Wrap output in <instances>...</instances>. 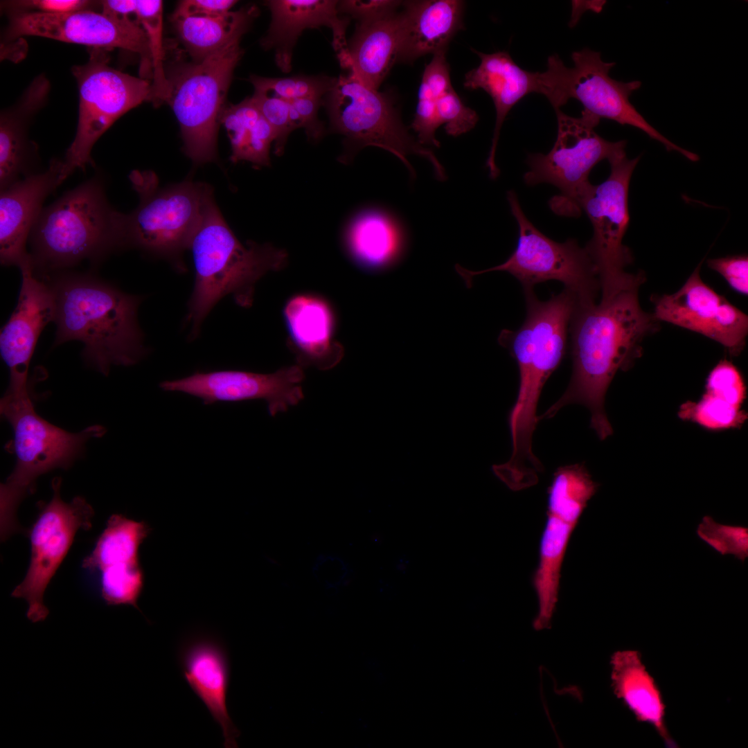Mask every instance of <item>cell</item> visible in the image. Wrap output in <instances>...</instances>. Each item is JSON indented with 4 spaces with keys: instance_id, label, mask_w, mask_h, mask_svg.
<instances>
[{
    "instance_id": "1",
    "label": "cell",
    "mask_w": 748,
    "mask_h": 748,
    "mask_svg": "<svg viewBox=\"0 0 748 748\" xmlns=\"http://www.w3.org/2000/svg\"><path fill=\"white\" fill-rule=\"evenodd\" d=\"M644 280L602 294L601 299L576 303L569 331L573 371L562 395L538 420L554 416L570 404L585 406L590 426L600 440L613 430L604 409L605 395L618 370L627 369L640 354L643 338L656 326L643 311L638 292Z\"/></svg>"
},
{
    "instance_id": "2",
    "label": "cell",
    "mask_w": 748,
    "mask_h": 748,
    "mask_svg": "<svg viewBox=\"0 0 748 748\" xmlns=\"http://www.w3.org/2000/svg\"><path fill=\"white\" fill-rule=\"evenodd\" d=\"M527 313L517 330L504 329L499 344L515 359L519 373L517 400L508 416L512 452L503 470L516 477H527L542 469L532 451V438L538 420L537 406L542 388L563 359L576 296L564 289L547 301L533 290L524 292Z\"/></svg>"
},
{
    "instance_id": "3",
    "label": "cell",
    "mask_w": 748,
    "mask_h": 748,
    "mask_svg": "<svg viewBox=\"0 0 748 748\" xmlns=\"http://www.w3.org/2000/svg\"><path fill=\"white\" fill-rule=\"evenodd\" d=\"M51 285L56 303L55 345L82 341L84 359L104 375L112 365L131 366L145 355L137 320L140 297L87 275H63Z\"/></svg>"
},
{
    "instance_id": "4",
    "label": "cell",
    "mask_w": 748,
    "mask_h": 748,
    "mask_svg": "<svg viewBox=\"0 0 748 748\" xmlns=\"http://www.w3.org/2000/svg\"><path fill=\"white\" fill-rule=\"evenodd\" d=\"M195 283L188 303L189 338L199 333L205 318L224 296L238 305L253 304L255 285L265 274L287 264L288 254L270 243H242L228 226L212 197L191 240Z\"/></svg>"
},
{
    "instance_id": "5",
    "label": "cell",
    "mask_w": 748,
    "mask_h": 748,
    "mask_svg": "<svg viewBox=\"0 0 748 748\" xmlns=\"http://www.w3.org/2000/svg\"><path fill=\"white\" fill-rule=\"evenodd\" d=\"M124 214L108 203L102 181L95 177L64 193L42 208L28 238L35 274L98 260L125 247Z\"/></svg>"
},
{
    "instance_id": "6",
    "label": "cell",
    "mask_w": 748,
    "mask_h": 748,
    "mask_svg": "<svg viewBox=\"0 0 748 748\" xmlns=\"http://www.w3.org/2000/svg\"><path fill=\"white\" fill-rule=\"evenodd\" d=\"M0 411L12 429L10 449L16 460L0 488L1 539L5 541L24 531L17 519V508L35 491L37 479L57 468L68 469L82 454L87 440L103 436L106 429L95 425L71 433L50 423L35 411L28 389L6 391Z\"/></svg>"
},
{
    "instance_id": "7",
    "label": "cell",
    "mask_w": 748,
    "mask_h": 748,
    "mask_svg": "<svg viewBox=\"0 0 748 748\" xmlns=\"http://www.w3.org/2000/svg\"><path fill=\"white\" fill-rule=\"evenodd\" d=\"M323 105L330 132L344 136V150L338 158L340 162L348 164L362 148L375 146L396 156L412 179L416 172L407 159L409 154L425 157L431 163L436 179H446L439 161L409 134L388 94L365 86L348 72L337 78L323 98Z\"/></svg>"
},
{
    "instance_id": "8",
    "label": "cell",
    "mask_w": 748,
    "mask_h": 748,
    "mask_svg": "<svg viewBox=\"0 0 748 748\" xmlns=\"http://www.w3.org/2000/svg\"><path fill=\"white\" fill-rule=\"evenodd\" d=\"M572 67L560 57H549L546 70L537 72V93L544 95L554 109H560L570 99L583 106L584 114L600 123L601 119L630 125L661 143L667 151H676L691 161L697 154L670 141L654 128L631 103L630 97L641 85L639 80L618 81L609 73L614 62H605L599 52L585 48L571 55Z\"/></svg>"
},
{
    "instance_id": "9",
    "label": "cell",
    "mask_w": 748,
    "mask_h": 748,
    "mask_svg": "<svg viewBox=\"0 0 748 748\" xmlns=\"http://www.w3.org/2000/svg\"><path fill=\"white\" fill-rule=\"evenodd\" d=\"M130 179L139 204L130 213L124 214L125 247L168 259L181 268V256L189 249L213 197L211 188L191 180L161 188L150 170H134Z\"/></svg>"
},
{
    "instance_id": "10",
    "label": "cell",
    "mask_w": 748,
    "mask_h": 748,
    "mask_svg": "<svg viewBox=\"0 0 748 748\" xmlns=\"http://www.w3.org/2000/svg\"><path fill=\"white\" fill-rule=\"evenodd\" d=\"M238 36L199 62L166 73L170 105L181 127L186 154L197 163L216 159L219 117L233 72L243 54Z\"/></svg>"
},
{
    "instance_id": "11",
    "label": "cell",
    "mask_w": 748,
    "mask_h": 748,
    "mask_svg": "<svg viewBox=\"0 0 748 748\" xmlns=\"http://www.w3.org/2000/svg\"><path fill=\"white\" fill-rule=\"evenodd\" d=\"M506 198L518 225L516 248L504 263L487 269L470 271L456 264V271L467 287H472L474 276L500 271L516 278L524 292L533 290L536 284L554 280L576 296L577 303L596 301L600 289L598 274L587 249L574 238L559 242L547 237L526 216L514 190L508 191Z\"/></svg>"
},
{
    "instance_id": "12",
    "label": "cell",
    "mask_w": 748,
    "mask_h": 748,
    "mask_svg": "<svg viewBox=\"0 0 748 748\" xmlns=\"http://www.w3.org/2000/svg\"><path fill=\"white\" fill-rule=\"evenodd\" d=\"M558 132L554 145L547 154H528V170L523 179L528 186L549 184L559 194L549 201L551 209L562 216L581 214L578 198L590 183L589 176L600 161H608L625 153V141H609L596 132L598 123L581 114L570 116L555 109Z\"/></svg>"
},
{
    "instance_id": "13",
    "label": "cell",
    "mask_w": 748,
    "mask_h": 748,
    "mask_svg": "<svg viewBox=\"0 0 748 748\" xmlns=\"http://www.w3.org/2000/svg\"><path fill=\"white\" fill-rule=\"evenodd\" d=\"M89 50L88 61L71 69L78 83L79 112L75 138L62 159L64 179L75 169L93 165L91 152L98 139L121 116L151 98L149 80L110 66L108 50Z\"/></svg>"
},
{
    "instance_id": "14",
    "label": "cell",
    "mask_w": 748,
    "mask_h": 748,
    "mask_svg": "<svg viewBox=\"0 0 748 748\" xmlns=\"http://www.w3.org/2000/svg\"><path fill=\"white\" fill-rule=\"evenodd\" d=\"M639 159H630L625 153L609 161V177L598 185L589 183L578 198L579 208L593 227L585 248L597 268L602 292L620 287L635 275L625 271L632 257L623 239L630 223V179Z\"/></svg>"
},
{
    "instance_id": "15",
    "label": "cell",
    "mask_w": 748,
    "mask_h": 748,
    "mask_svg": "<svg viewBox=\"0 0 748 748\" xmlns=\"http://www.w3.org/2000/svg\"><path fill=\"white\" fill-rule=\"evenodd\" d=\"M62 479L51 483L53 496L46 503L38 504V516L33 524L30 563L24 580L15 587L11 596L24 599L28 604L27 618L32 623L44 621L49 610L44 603V592L67 555L79 530L92 526L94 510L80 496L70 502L60 496Z\"/></svg>"
},
{
    "instance_id": "16",
    "label": "cell",
    "mask_w": 748,
    "mask_h": 748,
    "mask_svg": "<svg viewBox=\"0 0 748 748\" xmlns=\"http://www.w3.org/2000/svg\"><path fill=\"white\" fill-rule=\"evenodd\" d=\"M21 36H38L79 44L89 48H122L137 53L141 59L140 78H152V59L145 31L137 21L94 10L64 14L37 12L10 13L6 40Z\"/></svg>"
},
{
    "instance_id": "17",
    "label": "cell",
    "mask_w": 748,
    "mask_h": 748,
    "mask_svg": "<svg viewBox=\"0 0 748 748\" xmlns=\"http://www.w3.org/2000/svg\"><path fill=\"white\" fill-rule=\"evenodd\" d=\"M151 530L144 522L114 514L92 551L83 559L82 567L98 573V596L106 605H131L141 612L138 600L144 573L139 551Z\"/></svg>"
},
{
    "instance_id": "18",
    "label": "cell",
    "mask_w": 748,
    "mask_h": 748,
    "mask_svg": "<svg viewBox=\"0 0 748 748\" xmlns=\"http://www.w3.org/2000/svg\"><path fill=\"white\" fill-rule=\"evenodd\" d=\"M304 378L303 368L295 364L271 373L233 370L197 371L186 377L164 381L160 387L166 391L195 396L204 404L264 400L269 414L275 416L304 398L301 384Z\"/></svg>"
},
{
    "instance_id": "19",
    "label": "cell",
    "mask_w": 748,
    "mask_h": 748,
    "mask_svg": "<svg viewBox=\"0 0 748 748\" xmlns=\"http://www.w3.org/2000/svg\"><path fill=\"white\" fill-rule=\"evenodd\" d=\"M17 305L0 335V351L8 367L7 390L28 389L29 364L43 328L55 319V295L51 284L42 280L32 265L22 267Z\"/></svg>"
},
{
    "instance_id": "20",
    "label": "cell",
    "mask_w": 748,
    "mask_h": 748,
    "mask_svg": "<svg viewBox=\"0 0 748 748\" xmlns=\"http://www.w3.org/2000/svg\"><path fill=\"white\" fill-rule=\"evenodd\" d=\"M62 167V160L54 159L47 170L27 176L1 191V265L20 269L32 265L26 242L45 199L65 180Z\"/></svg>"
},
{
    "instance_id": "21",
    "label": "cell",
    "mask_w": 748,
    "mask_h": 748,
    "mask_svg": "<svg viewBox=\"0 0 748 748\" xmlns=\"http://www.w3.org/2000/svg\"><path fill=\"white\" fill-rule=\"evenodd\" d=\"M334 0H269L271 23L261 45L275 51L277 66L283 73L292 69L294 48L305 30L326 26L332 30V46L340 64L347 55L346 30L350 18L341 15Z\"/></svg>"
},
{
    "instance_id": "22",
    "label": "cell",
    "mask_w": 748,
    "mask_h": 748,
    "mask_svg": "<svg viewBox=\"0 0 748 748\" xmlns=\"http://www.w3.org/2000/svg\"><path fill=\"white\" fill-rule=\"evenodd\" d=\"M178 656L186 681L220 726L224 747H238L239 732L226 704L230 664L224 645L213 636L196 634L182 642Z\"/></svg>"
},
{
    "instance_id": "23",
    "label": "cell",
    "mask_w": 748,
    "mask_h": 748,
    "mask_svg": "<svg viewBox=\"0 0 748 748\" xmlns=\"http://www.w3.org/2000/svg\"><path fill=\"white\" fill-rule=\"evenodd\" d=\"M283 315L296 364L327 371L342 359L344 350L335 339V316L321 296L301 294L290 299Z\"/></svg>"
},
{
    "instance_id": "24",
    "label": "cell",
    "mask_w": 748,
    "mask_h": 748,
    "mask_svg": "<svg viewBox=\"0 0 748 748\" xmlns=\"http://www.w3.org/2000/svg\"><path fill=\"white\" fill-rule=\"evenodd\" d=\"M473 51L481 62L465 74L464 86L470 89H481L492 99L496 121L486 167L490 177L495 179L499 175L495 152L501 126L515 104L526 95L537 93V72L522 69L508 52L484 53Z\"/></svg>"
},
{
    "instance_id": "25",
    "label": "cell",
    "mask_w": 748,
    "mask_h": 748,
    "mask_svg": "<svg viewBox=\"0 0 748 748\" xmlns=\"http://www.w3.org/2000/svg\"><path fill=\"white\" fill-rule=\"evenodd\" d=\"M50 91L44 75L37 76L19 100L0 118V190L34 172L36 146L28 139L30 119L42 108Z\"/></svg>"
},
{
    "instance_id": "26",
    "label": "cell",
    "mask_w": 748,
    "mask_h": 748,
    "mask_svg": "<svg viewBox=\"0 0 748 748\" xmlns=\"http://www.w3.org/2000/svg\"><path fill=\"white\" fill-rule=\"evenodd\" d=\"M398 62H412L426 54L446 50L463 26L464 3L458 0L406 1Z\"/></svg>"
},
{
    "instance_id": "27",
    "label": "cell",
    "mask_w": 748,
    "mask_h": 748,
    "mask_svg": "<svg viewBox=\"0 0 748 748\" xmlns=\"http://www.w3.org/2000/svg\"><path fill=\"white\" fill-rule=\"evenodd\" d=\"M402 35L401 12L365 23H357L348 43L341 66L365 86L378 90L398 62Z\"/></svg>"
},
{
    "instance_id": "28",
    "label": "cell",
    "mask_w": 748,
    "mask_h": 748,
    "mask_svg": "<svg viewBox=\"0 0 748 748\" xmlns=\"http://www.w3.org/2000/svg\"><path fill=\"white\" fill-rule=\"evenodd\" d=\"M614 695L636 720L650 725L668 747H677L666 724V705L654 677L638 650H618L610 659Z\"/></svg>"
},
{
    "instance_id": "29",
    "label": "cell",
    "mask_w": 748,
    "mask_h": 748,
    "mask_svg": "<svg viewBox=\"0 0 748 748\" xmlns=\"http://www.w3.org/2000/svg\"><path fill=\"white\" fill-rule=\"evenodd\" d=\"M345 242L353 260L371 271L393 265L405 249L399 228L386 214L376 210L364 211L354 217L346 229Z\"/></svg>"
},
{
    "instance_id": "30",
    "label": "cell",
    "mask_w": 748,
    "mask_h": 748,
    "mask_svg": "<svg viewBox=\"0 0 748 748\" xmlns=\"http://www.w3.org/2000/svg\"><path fill=\"white\" fill-rule=\"evenodd\" d=\"M578 521L547 511V519L540 546L539 564L533 576L538 600V613L533 627H550L558 601L560 571L571 535Z\"/></svg>"
},
{
    "instance_id": "31",
    "label": "cell",
    "mask_w": 748,
    "mask_h": 748,
    "mask_svg": "<svg viewBox=\"0 0 748 748\" xmlns=\"http://www.w3.org/2000/svg\"><path fill=\"white\" fill-rule=\"evenodd\" d=\"M258 14V8L251 5L222 15L192 16L171 21L193 61L199 62L242 36Z\"/></svg>"
},
{
    "instance_id": "32",
    "label": "cell",
    "mask_w": 748,
    "mask_h": 748,
    "mask_svg": "<svg viewBox=\"0 0 748 748\" xmlns=\"http://www.w3.org/2000/svg\"><path fill=\"white\" fill-rule=\"evenodd\" d=\"M219 123L226 128L231 146V161L251 162L257 166L271 164L269 150L275 135L251 98L224 105Z\"/></svg>"
},
{
    "instance_id": "33",
    "label": "cell",
    "mask_w": 748,
    "mask_h": 748,
    "mask_svg": "<svg viewBox=\"0 0 748 748\" xmlns=\"http://www.w3.org/2000/svg\"><path fill=\"white\" fill-rule=\"evenodd\" d=\"M700 264L677 292L664 295L655 303L652 314L664 321L702 335L718 307L725 299L702 280Z\"/></svg>"
},
{
    "instance_id": "34",
    "label": "cell",
    "mask_w": 748,
    "mask_h": 748,
    "mask_svg": "<svg viewBox=\"0 0 748 748\" xmlns=\"http://www.w3.org/2000/svg\"><path fill=\"white\" fill-rule=\"evenodd\" d=\"M445 51L433 54L432 60L425 66L418 91V101L411 127L417 134L418 143L423 146L440 145L435 137L436 130L441 125L436 103L439 97L452 87Z\"/></svg>"
},
{
    "instance_id": "35",
    "label": "cell",
    "mask_w": 748,
    "mask_h": 748,
    "mask_svg": "<svg viewBox=\"0 0 748 748\" xmlns=\"http://www.w3.org/2000/svg\"><path fill=\"white\" fill-rule=\"evenodd\" d=\"M163 3L159 0L136 1V21L148 36L152 59L150 101L159 106L166 102L169 84L164 70L165 46L163 37Z\"/></svg>"
},
{
    "instance_id": "36",
    "label": "cell",
    "mask_w": 748,
    "mask_h": 748,
    "mask_svg": "<svg viewBox=\"0 0 748 748\" xmlns=\"http://www.w3.org/2000/svg\"><path fill=\"white\" fill-rule=\"evenodd\" d=\"M337 78L326 75H297L286 78H266L252 75L249 81L254 91H261L285 100L301 98H323L332 89Z\"/></svg>"
},
{
    "instance_id": "37",
    "label": "cell",
    "mask_w": 748,
    "mask_h": 748,
    "mask_svg": "<svg viewBox=\"0 0 748 748\" xmlns=\"http://www.w3.org/2000/svg\"><path fill=\"white\" fill-rule=\"evenodd\" d=\"M678 415L683 420L713 430L740 427L747 418V413L740 408L707 393L699 402L684 403Z\"/></svg>"
},
{
    "instance_id": "38",
    "label": "cell",
    "mask_w": 748,
    "mask_h": 748,
    "mask_svg": "<svg viewBox=\"0 0 748 748\" xmlns=\"http://www.w3.org/2000/svg\"><path fill=\"white\" fill-rule=\"evenodd\" d=\"M748 331V317L726 299L718 307L702 335L736 355L742 350Z\"/></svg>"
},
{
    "instance_id": "39",
    "label": "cell",
    "mask_w": 748,
    "mask_h": 748,
    "mask_svg": "<svg viewBox=\"0 0 748 748\" xmlns=\"http://www.w3.org/2000/svg\"><path fill=\"white\" fill-rule=\"evenodd\" d=\"M697 534L722 555L732 554L742 562L748 557V528L721 524L706 515L698 525Z\"/></svg>"
},
{
    "instance_id": "40",
    "label": "cell",
    "mask_w": 748,
    "mask_h": 748,
    "mask_svg": "<svg viewBox=\"0 0 748 748\" xmlns=\"http://www.w3.org/2000/svg\"><path fill=\"white\" fill-rule=\"evenodd\" d=\"M251 98L273 129L275 135L274 154L281 156L290 134L294 130L289 101L257 91H254Z\"/></svg>"
},
{
    "instance_id": "41",
    "label": "cell",
    "mask_w": 748,
    "mask_h": 748,
    "mask_svg": "<svg viewBox=\"0 0 748 748\" xmlns=\"http://www.w3.org/2000/svg\"><path fill=\"white\" fill-rule=\"evenodd\" d=\"M436 112L447 134L458 136L472 130L479 121L477 112L464 105L452 87L439 97Z\"/></svg>"
},
{
    "instance_id": "42",
    "label": "cell",
    "mask_w": 748,
    "mask_h": 748,
    "mask_svg": "<svg viewBox=\"0 0 748 748\" xmlns=\"http://www.w3.org/2000/svg\"><path fill=\"white\" fill-rule=\"evenodd\" d=\"M706 393L740 408L746 397V387L738 369L731 363L724 360L709 375Z\"/></svg>"
},
{
    "instance_id": "43",
    "label": "cell",
    "mask_w": 748,
    "mask_h": 748,
    "mask_svg": "<svg viewBox=\"0 0 748 748\" xmlns=\"http://www.w3.org/2000/svg\"><path fill=\"white\" fill-rule=\"evenodd\" d=\"M289 103L294 130L304 128L309 141H320L326 131L323 123L318 118V111L323 105V98H301L289 100Z\"/></svg>"
},
{
    "instance_id": "44",
    "label": "cell",
    "mask_w": 748,
    "mask_h": 748,
    "mask_svg": "<svg viewBox=\"0 0 748 748\" xmlns=\"http://www.w3.org/2000/svg\"><path fill=\"white\" fill-rule=\"evenodd\" d=\"M402 3L395 0H344L338 1L337 10L340 15L356 19L357 23H365L397 12Z\"/></svg>"
},
{
    "instance_id": "45",
    "label": "cell",
    "mask_w": 748,
    "mask_h": 748,
    "mask_svg": "<svg viewBox=\"0 0 748 748\" xmlns=\"http://www.w3.org/2000/svg\"><path fill=\"white\" fill-rule=\"evenodd\" d=\"M98 1L85 0H23L3 2L8 13L37 12L64 14L83 10H93Z\"/></svg>"
},
{
    "instance_id": "46",
    "label": "cell",
    "mask_w": 748,
    "mask_h": 748,
    "mask_svg": "<svg viewBox=\"0 0 748 748\" xmlns=\"http://www.w3.org/2000/svg\"><path fill=\"white\" fill-rule=\"evenodd\" d=\"M707 265L711 269L721 274L736 292L747 294L748 258L747 255L709 259Z\"/></svg>"
},
{
    "instance_id": "47",
    "label": "cell",
    "mask_w": 748,
    "mask_h": 748,
    "mask_svg": "<svg viewBox=\"0 0 748 748\" xmlns=\"http://www.w3.org/2000/svg\"><path fill=\"white\" fill-rule=\"evenodd\" d=\"M233 0H184L177 5L170 20L192 16H218L230 12Z\"/></svg>"
},
{
    "instance_id": "48",
    "label": "cell",
    "mask_w": 748,
    "mask_h": 748,
    "mask_svg": "<svg viewBox=\"0 0 748 748\" xmlns=\"http://www.w3.org/2000/svg\"><path fill=\"white\" fill-rule=\"evenodd\" d=\"M317 579L328 585H339L347 573V567L343 560L337 557H321L314 567Z\"/></svg>"
},
{
    "instance_id": "49",
    "label": "cell",
    "mask_w": 748,
    "mask_h": 748,
    "mask_svg": "<svg viewBox=\"0 0 748 748\" xmlns=\"http://www.w3.org/2000/svg\"><path fill=\"white\" fill-rule=\"evenodd\" d=\"M102 12L118 17H128L135 14L136 1L134 0H105L100 1Z\"/></svg>"
}]
</instances>
